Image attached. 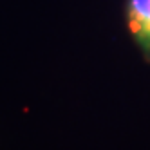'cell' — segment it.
<instances>
[{
	"label": "cell",
	"instance_id": "cell-1",
	"mask_svg": "<svg viewBox=\"0 0 150 150\" xmlns=\"http://www.w3.org/2000/svg\"><path fill=\"white\" fill-rule=\"evenodd\" d=\"M123 18L127 33L141 58L150 63V0H125Z\"/></svg>",
	"mask_w": 150,
	"mask_h": 150
}]
</instances>
